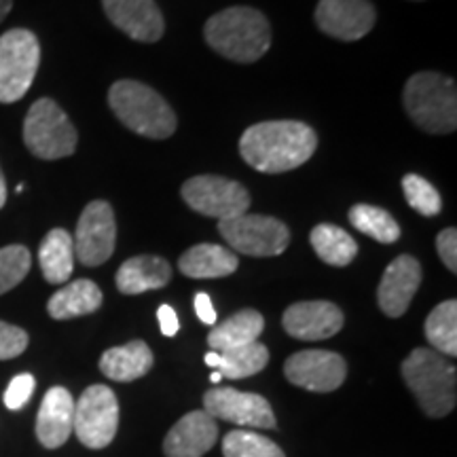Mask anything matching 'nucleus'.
I'll return each instance as SVG.
<instances>
[{"label":"nucleus","mask_w":457,"mask_h":457,"mask_svg":"<svg viewBox=\"0 0 457 457\" xmlns=\"http://www.w3.org/2000/svg\"><path fill=\"white\" fill-rule=\"evenodd\" d=\"M318 136L301 121H265L244 131L239 155L262 174H282L301 168L316 153Z\"/></svg>","instance_id":"obj_1"},{"label":"nucleus","mask_w":457,"mask_h":457,"mask_svg":"<svg viewBox=\"0 0 457 457\" xmlns=\"http://www.w3.org/2000/svg\"><path fill=\"white\" fill-rule=\"evenodd\" d=\"M205 41L216 54L242 64L261 60L271 47V26L253 7H228L205 21Z\"/></svg>","instance_id":"obj_2"},{"label":"nucleus","mask_w":457,"mask_h":457,"mask_svg":"<svg viewBox=\"0 0 457 457\" xmlns=\"http://www.w3.org/2000/svg\"><path fill=\"white\" fill-rule=\"evenodd\" d=\"M403 379L430 417H445L457 404V373L443 353L417 347L403 362Z\"/></svg>","instance_id":"obj_3"},{"label":"nucleus","mask_w":457,"mask_h":457,"mask_svg":"<svg viewBox=\"0 0 457 457\" xmlns=\"http://www.w3.org/2000/svg\"><path fill=\"white\" fill-rule=\"evenodd\" d=\"M108 104L125 128L153 140L174 134L176 114L155 89L138 81H117L108 91Z\"/></svg>","instance_id":"obj_4"},{"label":"nucleus","mask_w":457,"mask_h":457,"mask_svg":"<svg viewBox=\"0 0 457 457\" xmlns=\"http://www.w3.org/2000/svg\"><path fill=\"white\" fill-rule=\"evenodd\" d=\"M409 117L430 134H451L457 128V91L451 77L417 72L404 85Z\"/></svg>","instance_id":"obj_5"},{"label":"nucleus","mask_w":457,"mask_h":457,"mask_svg":"<svg viewBox=\"0 0 457 457\" xmlns=\"http://www.w3.org/2000/svg\"><path fill=\"white\" fill-rule=\"evenodd\" d=\"M77 129L54 100L41 98L30 106L24 121V142L34 157L64 159L77 151Z\"/></svg>","instance_id":"obj_6"},{"label":"nucleus","mask_w":457,"mask_h":457,"mask_svg":"<svg viewBox=\"0 0 457 457\" xmlns=\"http://www.w3.org/2000/svg\"><path fill=\"white\" fill-rule=\"evenodd\" d=\"M41 62V45L37 34L24 28L0 37V102L21 100L37 77Z\"/></svg>","instance_id":"obj_7"},{"label":"nucleus","mask_w":457,"mask_h":457,"mask_svg":"<svg viewBox=\"0 0 457 457\" xmlns=\"http://www.w3.org/2000/svg\"><path fill=\"white\" fill-rule=\"evenodd\" d=\"M119 430V400L108 386H89L74 403L72 432L85 447L104 449Z\"/></svg>","instance_id":"obj_8"},{"label":"nucleus","mask_w":457,"mask_h":457,"mask_svg":"<svg viewBox=\"0 0 457 457\" xmlns=\"http://www.w3.org/2000/svg\"><path fill=\"white\" fill-rule=\"evenodd\" d=\"M219 231L228 248L248 256H278L290 244V231L282 220L262 214H239L219 220Z\"/></svg>","instance_id":"obj_9"},{"label":"nucleus","mask_w":457,"mask_h":457,"mask_svg":"<svg viewBox=\"0 0 457 457\" xmlns=\"http://www.w3.org/2000/svg\"><path fill=\"white\" fill-rule=\"evenodd\" d=\"M182 199L195 212L219 220L236 219L250 208L248 191L236 180L222 176H195L182 185Z\"/></svg>","instance_id":"obj_10"},{"label":"nucleus","mask_w":457,"mask_h":457,"mask_svg":"<svg viewBox=\"0 0 457 457\" xmlns=\"http://www.w3.org/2000/svg\"><path fill=\"white\" fill-rule=\"evenodd\" d=\"M204 411L212 420L236 426L261 428V430L278 428L276 413L261 394L239 392L233 387H212L204 394Z\"/></svg>","instance_id":"obj_11"},{"label":"nucleus","mask_w":457,"mask_h":457,"mask_svg":"<svg viewBox=\"0 0 457 457\" xmlns=\"http://www.w3.org/2000/svg\"><path fill=\"white\" fill-rule=\"evenodd\" d=\"M117 242V225L111 204L91 202L83 210L74 236V256L85 267H100L111 259Z\"/></svg>","instance_id":"obj_12"},{"label":"nucleus","mask_w":457,"mask_h":457,"mask_svg":"<svg viewBox=\"0 0 457 457\" xmlns=\"http://www.w3.org/2000/svg\"><path fill=\"white\" fill-rule=\"evenodd\" d=\"M284 375L290 384L310 392H335L345 381L347 364L341 353L327 350H303L286 360Z\"/></svg>","instance_id":"obj_13"},{"label":"nucleus","mask_w":457,"mask_h":457,"mask_svg":"<svg viewBox=\"0 0 457 457\" xmlns=\"http://www.w3.org/2000/svg\"><path fill=\"white\" fill-rule=\"evenodd\" d=\"M377 20L370 0H320L316 24L339 41H358L373 30Z\"/></svg>","instance_id":"obj_14"},{"label":"nucleus","mask_w":457,"mask_h":457,"mask_svg":"<svg viewBox=\"0 0 457 457\" xmlns=\"http://www.w3.org/2000/svg\"><path fill=\"white\" fill-rule=\"evenodd\" d=\"M282 324L295 339L322 341L343 328V312L330 301H303L284 312Z\"/></svg>","instance_id":"obj_15"},{"label":"nucleus","mask_w":457,"mask_h":457,"mask_svg":"<svg viewBox=\"0 0 457 457\" xmlns=\"http://www.w3.org/2000/svg\"><path fill=\"white\" fill-rule=\"evenodd\" d=\"M104 13L119 30L140 43H157L165 24L155 0H102Z\"/></svg>","instance_id":"obj_16"},{"label":"nucleus","mask_w":457,"mask_h":457,"mask_svg":"<svg viewBox=\"0 0 457 457\" xmlns=\"http://www.w3.org/2000/svg\"><path fill=\"white\" fill-rule=\"evenodd\" d=\"M421 284V265L413 256L403 254L394 259L377 288L379 310L390 318H400L409 310L411 301Z\"/></svg>","instance_id":"obj_17"},{"label":"nucleus","mask_w":457,"mask_h":457,"mask_svg":"<svg viewBox=\"0 0 457 457\" xmlns=\"http://www.w3.org/2000/svg\"><path fill=\"white\" fill-rule=\"evenodd\" d=\"M219 426L205 411H191L174 424L163 441L165 457H204L216 445Z\"/></svg>","instance_id":"obj_18"},{"label":"nucleus","mask_w":457,"mask_h":457,"mask_svg":"<svg viewBox=\"0 0 457 457\" xmlns=\"http://www.w3.org/2000/svg\"><path fill=\"white\" fill-rule=\"evenodd\" d=\"M74 398L66 387H51L37 415V438L45 449H60L72 434Z\"/></svg>","instance_id":"obj_19"},{"label":"nucleus","mask_w":457,"mask_h":457,"mask_svg":"<svg viewBox=\"0 0 457 457\" xmlns=\"http://www.w3.org/2000/svg\"><path fill=\"white\" fill-rule=\"evenodd\" d=\"M153 364H155V356H153L151 347L138 339L125 343L121 347H111L100 358L102 375L112 381H121V384L145 377L153 369Z\"/></svg>","instance_id":"obj_20"},{"label":"nucleus","mask_w":457,"mask_h":457,"mask_svg":"<svg viewBox=\"0 0 457 457\" xmlns=\"http://www.w3.org/2000/svg\"><path fill=\"white\" fill-rule=\"evenodd\" d=\"M171 278L170 262L162 256H134L117 271V288L123 295H142L146 290L163 288Z\"/></svg>","instance_id":"obj_21"},{"label":"nucleus","mask_w":457,"mask_h":457,"mask_svg":"<svg viewBox=\"0 0 457 457\" xmlns=\"http://www.w3.org/2000/svg\"><path fill=\"white\" fill-rule=\"evenodd\" d=\"M239 267L237 254L225 245L216 244H199L188 248L180 256L179 270L187 278L193 279H212V278H227L236 273Z\"/></svg>","instance_id":"obj_22"},{"label":"nucleus","mask_w":457,"mask_h":457,"mask_svg":"<svg viewBox=\"0 0 457 457\" xmlns=\"http://www.w3.org/2000/svg\"><path fill=\"white\" fill-rule=\"evenodd\" d=\"M102 290L91 279H77L66 284L51 296L47 303V312L54 320H71L79 316H87L100 310Z\"/></svg>","instance_id":"obj_23"},{"label":"nucleus","mask_w":457,"mask_h":457,"mask_svg":"<svg viewBox=\"0 0 457 457\" xmlns=\"http://www.w3.org/2000/svg\"><path fill=\"white\" fill-rule=\"evenodd\" d=\"M265 328V318L256 310H242L227 318L225 322L214 324L212 333L208 335V345L212 352H227L244 347L248 343L259 341V337Z\"/></svg>","instance_id":"obj_24"},{"label":"nucleus","mask_w":457,"mask_h":457,"mask_svg":"<svg viewBox=\"0 0 457 457\" xmlns=\"http://www.w3.org/2000/svg\"><path fill=\"white\" fill-rule=\"evenodd\" d=\"M270 362V350L259 341L227 352L205 353V364L228 379H245L261 373Z\"/></svg>","instance_id":"obj_25"},{"label":"nucleus","mask_w":457,"mask_h":457,"mask_svg":"<svg viewBox=\"0 0 457 457\" xmlns=\"http://www.w3.org/2000/svg\"><path fill=\"white\" fill-rule=\"evenodd\" d=\"M41 271L49 284H64L74 270V244L66 228H51L38 248Z\"/></svg>","instance_id":"obj_26"},{"label":"nucleus","mask_w":457,"mask_h":457,"mask_svg":"<svg viewBox=\"0 0 457 457\" xmlns=\"http://www.w3.org/2000/svg\"><path fill=\"white\" fill-rule=\"evenodd\" d=\"M310 242L320 259L333 267L350 265L358 254L356 239H353L347 231H343L341 227L328 225V222L313 227Z\"/></svg>","instance_id":"obj_27"},{"label":"nucleus","mask_w":457,"mask_h":457,"mask_svg":"<svg viewBox=\"0 0 457 457\" xmlns=\"http://www.w3.org/2000/svg\"><path fill=\"white\" fill-rule=\"evenodd\" d=\"M426 339L436 352L457 356V301H443L426 320Z\"/></svg>","instance_id":"obj_28"},{"label":"nucleus","mask_w":457,"mask_h":457,"mask_svg":"<svg viewBox=\"0 0 457 457\" xmlns=\"http://www.w3.org/2000/svg\"><path fill=\"white\" fill-rule=\"evenodd\" d=\"M350 222L364 236L373 237L375 242L394 244L400 237L398 222L387 214L386 210L377 208V205L358 204L350 210Z\"/></svg>","instance_id":"obj_29"},{"label":"nucleus","mask_w":457,"mask_h":457,"mask_svg":"<svg viewBox=\"0 0 457 457\" xmlns=\"http://www.w3.org/2000/svg\"><path fill=\"white\" fill-rule=\"evenodd\" d=\"M222 455L225 457H286L271 438L256 432L233 430L222 438Z\"/></svg>","instance_id":"obj_30"},{"label":"nucleus","mask_w":457,"mask_h":457,"mask_svg":"<svg viewBox=\"0 0 457 457\" xmlns=\"http://www.w3.org/2000/svg\"><path fill=\"white\" fill-rule=\"evenodd\" d=\"M30 265L32 256L26 245L13 244L0 248V295L13 290L28 276Z\"/></svg>","instance_id":"obj_31"},{"label":"nucleus","mask_w":457,"mask_h":457,"mask_svg":"<svg viewBox=\"0 0 457 457\" xmlns=\"http://www.w3.org/2000/svg\"><path fill=\"white\" fill-rule=\"evenodd\" d=\"M403 191L407 204L424 216H436L443 208V199L430 182L417 174H407L403 179Z\"/></svg>","instance_id":"obj_32"},{"label":"nucleus","mask_w":457,"mask_h":457,"mask_svg":"<svg viewBox=\"0 0 457 457\" xmlns=\"http://www.w3.org/2000/svg\"><path fill=\"white\" fill-rule=\"evenodd\" d=\"M28 347V333L13 324L0 322V360L17 358Z\"/></svg>","instance_id":"obj_33"},{"label":"nucleus","mask_w":457,"mask_h":457,"mask_svg":"<svg viewBox=\"0 0 457 457\" xmlns=\"http://www.w3.org/2000/svg\"><path fill=\"white\" fill-rule=\"evenodd\" d=\"M34 387H37V381H34L32 375H17L11 379V384L4 392V407L11 411H20L28 400L32 398Z\"/></svg>","instance_id":"obj_34"},{"label":"nucleus","mask_w":457,"mask_h":457,"mask_svg":"<svg viewBox=\"0 0 457 457\" xmlns=\"http://www.w3.org/2000/svg\"><path fill=\"white\" fill-rule=\"evenodd\" d=\"M436 250L441 261L445 262V267L451 273L457 271V233L453 227L445 228V231L438 233L436 237Z\"/></svg>","instance_id":"obj_35"},{"label":"nucleus","mask_w":457,"mask_h":457,"mask_svg":"<svg viewBox=\"0 0 457 457\" xmlns=\"http://www.w3.org/2000/svg\"><path fill=\"white\" fill-rule=\"evenodd\" d=\"M157 318H159V327H162V333L165 337H174L176 333H179V328H180L179 316H176V312L171 310L170 305L159 307Z\"/></svg>","instance_id":"obj_36"},{"label":"nucleus","mask_w":457,"mask_h":457,"mask_svg":"<svg viewBox=\"0 0 457 457\" xmlns=\"http://www.w3.org/2000/svg\"><path fill=\"white\" fill-rule=\"evenodd\" d=\"M195 312H197V316L204 324H210V327H214V324H216V310L212 305V299H210V296L205 293L195 295Z\"/></svg>","instance_id":"obj_37"},{"label":"nucleus","mask_w":457,"mask_h":457,"mask_svg":"<svg viewBox=\"0 0 457 457\" xmlns=\"http://www.w3.org/2000/svg\"><path fill=\"white\" fill-rule=\"evenodd\" d=\"M4 202H7V182H4L3 170H0V208H3Z\"/></svg>","instance_id":"obj_38"},{"label":"nucleus","mask_w":457,"mask_h":457,"mask_svg":"<svg viewBox=\"0 0 457 457\" xmlns=\"http://www.w3.org/2000/svg\"><path fill=\"white\" fill-rule=\"evenodd\" d=\"M11 7H13V0H0V21L9 15Z\"/></svg>","instance_id":"obj_39"},{"label":"nucleus","mask_w":457,"mask_h":457,"mask_svg":"<svg viewBox=\"0 0 457 457\" xmlns=\"http://www.w3.org/2000/svg\"><path fill=\"white\" fill-rule=\"evenodd\" d=\"M222 379V375L219 373V370H214L212 375H210V381H212V384H219V381Z\"/></svg>","instance_id":"obj_40"}]
</instances>
